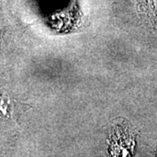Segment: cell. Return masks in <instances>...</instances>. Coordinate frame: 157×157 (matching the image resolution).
I'll return each instance as SVG.
<instances>
[{
    "label": "cell",
    "instance_id": "3",
    "mask_svg": "<svg viewBox=\"0 0 157 157\" xmlns=\"http://www.w3.org/2000/svg\"><path fill=\"white\" fill-rule=\"evenodd\" d=\"M6 33V28L5 25L3 24L2 20L0 19V46L3 45V42L5 40V36Z\"/></svg>",
    "mask_w": 157,
    "mask_h": 157
},
{
    "label": "cell",
    "instance_id": "2",
    "mask_svg": "<svg viewBox=\"0 0 157 157\" xmlns=\"http://www.w3.org/2000/svg\"><path fill=\"white\" fill-rule=\"evenodd\" d=\"M22 106L24 105L0 86V119L16 121Z\"/></svg>",
    "mask_w": 157,
    "mask_h": 157
},
{
    "label": "cell",
    "instance_id": "1",
    "mask_svg": "<svg viewBox=\"0 0 157 157\" xmlns=\"http://www.w3.org/2000/svg\"><path fill=\"white\" fill-rule=\"evenodd\" d=\"M136 10L140 23L157 31V0H137Z\"/></svg>",
    "mask_w": 157,
    "mask_h": 157
}]
</instances>
